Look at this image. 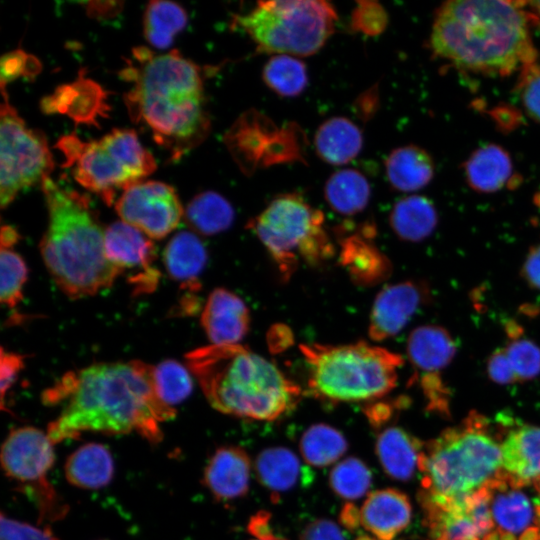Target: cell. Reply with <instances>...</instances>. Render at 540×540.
Here are the masks:
<instances>
[{
    "instance_id": "1",
    "label": "cell",
    "mask_w": 540,
    "mask_h": 540,
    "mask_svg": "<svg viewBox=\"0 0 540 540\" xmlns=\"http://www.w3.org/2000/svg\"><path fill=\"white\" fill-rule=\"evenodd\" d=\"M42 399L47 405H62L47 427L54 445L84 432H136L157 444L163 438L160 424L176 415L157 395L154 367L140 360L97 363L70 371Z\"/></svg>"
},
{
    "instance_id": "2",
    "label": "cell",
    "mask_w": 540,
    "mask_h": 540,
    "mask_svg": "<svg viewBox=\"0 0 540 540\" xmlns=\"http://www.w3.org/2000/svg\"><path fill=\"white\" fill-rule=\"evenodd\" d=\"M120 76L130 85L124 94L130 118L147 128L171 159H179L208 135L201 68L178 50L157 54L136 47Z\"/></svg>"
},
{
    "instance_id": "3",
    "label": "cell",
    "mask_w": 540,
    "mask_h": 540,
    "mask_svg": "<svg viewBox=\"0 0 540 540\" xmlns=\"http://www.w3.org/2000/svg\"><path fill=\"white\" fill-rule=\"evenodd\" d=\"M524 1L452 0L435 12L433 56L485 76H508L536 62Z\"/></svg>"
},
{
    "instance_id": "4",
    "label": "cell",
    "mask_w": 540,
    "mask_h": 540,
    "mask_svg": "<svg viewBox=\"0 0 540 540\" xmlns=\"http://www.w3.org/2000/svg\"><path fill=\"white\" fill-rule=\"evenodd\" d=\"M41 188L48 226L40 251L54 282L72 299L110 288L122 271L106 255L105 230L89 199L50 177L42 181Z\"/></svg>"
},
{
    "instance_id": "5",
    "label": "cell",
    "mask_w": 540,
    "mask_h": 540,
    "mask_svg": "<svg viewBox=\"0 0 540 540\" xmlns=\"http://www.w3.org/2000/svg\"><path fill=\"white\" fill-rule=\"evenodd\" d=\"M185 359L207 401L224 414L273 421L300 400L296 383L274 363L240 344H210L188 352Z\"/></svg>"
},
{
    "instance_id": "6",
    "label": "cell",
    "mask_w": 540,
    "mask_h": 540,
    "mask_svg": "<svg viewBox=\"0 0 540 540\" xmlns=\"http://www.w3.org/2000/svg\"><path fill=\"white\" fill-rule=\"evenodd\" d=\"M421 497L453 499L476 492L501 470V442L488 418L471 411L423 446Z\"/></svg>"
},
{
    "instance_id": "7",
    "label": "cell",
    "mask_w": 540,
    "mask_h": 540,
    "mask_svg": "<svg viewBox=\"0 0 540 540\" xmlns=\"http://www.w3.org/2000/svg\"><path fill=\"white\" fill-rule=\"evenodd\" d=\"M307 389L328 403L369 402L397 385L403 357L386 348L358 341L343 345L302 344Z\"/></svg>"
},
{
    "instance_id": "8",
    "label": "cell",
    "mask_w": 540,
    "mask_h": 540,
    "mask_svg": "<svg viewBox=\"0 0 540 540\" xmlns=\"http://www.w3.org/2000/svg\"><path fill=\"white\" fill-rule=\"evenodd\" d=\"M335 8L323 0L258 1L233 17L260 53L307 57L317 53L334 32Z\"/></svg>"
},
{
    "instance_id": "9",
    "label": "cell",
    "mask_w": 540,
    "mask_h": 540,
    "mask_svg": "<svg viewBox=\"0 0 540 540\" xmlns=\"http://www.w3.org/2000/svg\"><path fill=\"white\" fill-rule=\"evenodd\" d=\"M56 147L64 154V167L85 189L111 205L118 190L141 182L156 169L152 154L131 129H113L98 140L84 142L65 135Z\"/></svg>"
},
{
    "instance_id": "10",
    "label": "cell",
    "mask_w": 540,
    "mask_h": 540,
    "mask_svg": "<svg viewBox=\"0 0 540 540\" xmlns=\"http://www.w3.org/2000/svg\"><path fill=\"white\" fill-rule=\"evenodd\" d=\"M248 227L264 245L284 281L301 262L319 266L335 253L324 229L322 211L298 193L276 196Z\"/></svg>"
},
{
    "instance_id": "11",
    "label": "cell",
    "mask_w": 540,
    "mask_h": 540,
    "mask_svg": "<svg viewBox=\"0 0 540 540\" xmlns=\"http://www.w3.org/2000/svg\"><path fill=\"white\" fill-rule=\"evenodd\" d=\"M53 445L47 433L24 426L11 430L1 448L2 469L16 483V490L35 505L38 524L62 520L69 511L48 478L55 462Z\"/></svg>"
},
{
    "instance_id": "12",
    "label": "cell",
    "mask_w": 540,
    "mask_h": 540,
    "mask_svg": "<svg viewBox=\"0 0 540 540\" xmlns=\"http://www.w3.org/2000/svg\"><path fill=\"white\" fill-rule=\"evenodd\" d=\"M1 84L0 205L4 209L24 188L49 177L54 167L45 135L26 126Z\"/></svg>"
},
{
    "instance_id": "13",
    "label": "cell",
    "mask_w": 540,
    "mask_h": 540,
    "mask_svg": "<svg viewBox=\"0 0 540 540\" xmlns=\"http://www.w3.org/2000/svg\"><path fill=\"white\" fill-rule=\"evenodd\" d=\"M457 353V343L443 327L423 325L414 329L407 340V356L416 382L433 411L447 414L449 389L442 375Z\"/></svg>"
},
{
    "instance_id": "14",
    "label": "cell",
    "mask_w": 540,
    "mask_h": 540,
    "mask_svg": "<svg viewBox=\"0 0 540 540\" xmlns=\"http://www.w3.org/2000/svg\"><path fill=\"white\" fill-rule=\"evenodd\" d=\"M121 221L151 239H162L179 224L184 211L174 188L160 181H141L123 190L115 203Z\"/></svg>"
},
{
    "instance_id": "15",
    "label": "cell",
    "mask_w": 540,
    "mask_h": 540,
    "mask_svg": "<svg viewBox=\"0 0 540 540\" xmlns=\"http://www.w3.org/2000/svg\"><path fill=\"white\" fill-rule=\"evenodd\" d=\"M430 540H486L493 524L486 485L453 499L419 496Z\"/></svg>"
},
{
    "instance_id": "16",
    "label": "cell",
    "mask_w": 540,
    "mask_h": 540,
    "mask_svg": "<svg viewBox=\"0 0 540 540\" xmlns=\"http://www.w3.org/2000/svg\"><path fill=\"white\" fill-rule=\"evenodd\" d=\"M493 528L486 540H522L540 526V499L531 500L522 486L501 470L486 484Z\"/></svg>"
},
{
    "instance_id": "17",
    "label": "cell",
    "mask_w": 540,
    "mask_h": 540,
    "mask_svg": "<svg viewBox=\"0 0 540 540\" xmlns=\"http://www.w3.org/2000/svg\"><path fill=\"white\" fill-rule=\"evenodd\" d=\"M105 250L108 259L122 272H138L131 281L136 293H150L156 288L160 273L153 265L156 249L151 238L117 221L105 229Z\"/></svg>"
},
{
    "instance_id": "18",
    "label": "cell",
    "mask_w": 540,
    "mask_h": 540,
    "mask_svg": "<svg viewBox=\"0 0 540 540\" xmlns=\"http://www.w3.org/2000/svg\"><path fill=\"white\" fill-rule=\"evenodd\" d=\"M431 294L422 281H403L385 286L376 296L368 325L369 337L381 342L397 335Z\"/></svg>"
},
{
    "instance_id": "19",
    "label": "cell",
    "mask_w": 540,
    "mask_h": 540,
    "mask_svg": "<svg viewBox=\"0 0 540 540\" xmlns=\"http://www.w3.org/2000/svg\"><path fill=\"white\" fill-rule=\"evenodd\" d=\"M505 424L501 471L519 486L534 485L540 479V426L513 423L511 418Z\"/></svg>"
},
{
    "instance_id": "20",
    "label": "cell",
    "mask_w": 540,
    "mask_h": 540,
    "mask_svg": "<svg viewBox=\"0 0 540 540\" xmlns=\"http://www.w3.org/2000/svg\"><path fill=\"white\" fill-rule=\"evenodd\" d=\"M200 320L212 345L238 344L251 323L245 302L225 288H216L210 293Z\"/></svg>"
},
{
    "instance_id": "21",
    "label": "cell",
    "mask_w": 540,
    "mask_h": 540,
    "mask_svg": "<svg viewBox=\"0 0 540 540\" xmlns=\"http://www.w3.org/2000/svg\"><path fill=\"white\" fill-rule=\"evenodd\" d=\"M251 468V459L243 448L222 446L208 459L202 482L217 501H233L248 493Z\"/></svg>"
},
{
    "instance_id": "22",
    "label": "cell",
    "mask_w": 540,
    "mask_h": 540,
    "mask_svg": "<svg viewBox=\"0 0 540 540\" xmlns=\"http://www.w3.org/2000/svg\"><path fill=\"white\" fill-rule=\"evenodd\" d=\"M411 518L409 498L393 488L369 493L360 508L361 526L378 540H394L409 525Z\"/></svg>"
},
{
    "instance_id": "23",
    "label": "cell",
    "mask_w": 540,
    "mask_h": 540,
    "mask_svg": "<svg viewBox=\"0 0 540 540\" xmlns=\"http://www.w3.org/2000/svg\"><path fill=\"white\" fill-rule=\"evenodd\" d=\"M374 235V226L365 225L360 233L341 240L340 262L359 285L380 283L392 270L388 258L372 242Z\"/></svg>"
},
{
    "instance_id": "24",
    "label": "cell",
    "mask_w": 540,
    "mask_h": 540,
    "mask_svg": "<svg viewBox=\"0 0 540 540\" xmlns=\"http://www.w3.org/2000/svg\"><path fill=\"white\" fill-rule=\"evenodd\" d=\"M254 469L260 484L274 496L297 486H308L314 479L312 470L292 450L285 447L262 450L256 457Z\"/></svg>"
},
{
    "instance_id": "25",
    "label": "cell",
    "mask_w": 540,
    "mask_h": 540,
    "mask_svg": "<svg viewBox=\"0 0 540 540\" xmlns=\"http://www.w3.org/2000/svg\"><path fill=\"white\" fill-rule=\"evenodd\" d=\"M465 180L479 193H494L512 184L514 169L510 154L500 145L485 144L464 163Z\"/></svg>"
},
{
    "instance_id": "26",
    "label": "cell",
    "mask_w": 540,
    "mask_h": 540,
    "mask_svg": "<svg viewBox=\"0 0 540 540\" xmlns=\"http://www.w3.org/2000/svg\"><path fill=\"white\" fill-rule=\"evenodd\" d=\"M207 251L193 232L180 231L165 247L163 259L167 273L190 294L201 289L200 275L207 263Z\"/></svg>"
},
{
    "instance_id": "27",
    "label": "cell",
    "mask_w": 540,
    "mask_h": 540,
    "mask_svg": "<svg viewBox=\"0 0 540 540\" xmlns=\"http://www.w3.org/2000/svg\"><path fill=\"white\" fill-rule=\"evenodd\" d=\"M423 446L403 428L390 426L378 434L375 452L384 472L390 478L407 481L418 468Z\"/></svg>"
},
{
    "instance_id": "28",
    "label": "cell",
    "mask_w": 540,
    "mask_h": 540,
    "mask_svg": "<svg viewBox=\"0 0 540 540\" xmlns=\"http://www.w3.org/2000/svg\"><path fill=\"white\" fill-rule=\"evenodd\" d=\"M114 460L109 448L101 443H86L66 459L64 474L74 487L96 490L107 486L114 476Z\"/></svg>"
},
{
    "instance_id": "29",
    "label": "cell",
    "mask_w": 540,
    "mask_h": 540,
    "mask_svg": "<svg viewBox=\"0 0 540 540\" xmlns=\"http://www.w3.org/2000/svg\"><path fill=\"white\" fill-rule=\"evenodd\" d=\"M387 179L395 190L415 192L433 179L435 165L431 155L417 145L395 148L385 160Z\"/></svg>"
},
{
    "instance_id": "30",
    "label": "cell",
    "mask_w": 540,
    "mask_h": 540,
    "mask_svg": "<svg viewBox=\"0 0 540 540\" xmlns=\"http://www.w3.org/2000/svg\"><path fill=\"white\" fill-rule=\"evenodd\" d=\"M363 134L350 119L336 116L325 120L317 129L314 147L324 162L341 166L351 162L360 153Z\"/></svg>"
},
{
    "instance_id": "31",
    "label": "cell",
    "mask_w": 540,
    "mask_h": 540,
    "mask_svg": "<svg viewBox=\"0 0 540 540\" xmlns=\"http://www.w3.org/2000/svg\"><path fill=\"white\" fill-rule=\"evenodd\" d=\"M389 223L398 238L419 242L428 238L438 224L434 203L422 195H409L399 199L391 209Z\"/></svg>"
},
{
    "instance_id": "32",
    "label": "cell",
    "mask_w": 540,
    "mask_h": 540,
    "mask_svg": "<svg viewBox=\"0 0 540 540\" xmlns=\"http://www.w3.org/2000/svg\"><path fill=\"white\" fill-rule=\"evenodd\" d=\"M371 187L360 171L339 169L332 173L324 186V197L329 207L343 216L362 212L369 203Z\"/></svg>"
},
{
    "instance_id": "33",
    "label": "cell",
    "mask_w": 540,
    "mask_h": 540,
    "mask_svg": "<svg viewBox=\"0 0 540 540\" xmlns=\"http://www.w3.org/2000/svg\"><path fill=\"white\" fill-rule=\"evenodd\" d=\"M234 209L230 202L217 192L197 194L187 205L184 218L193 232L210 236L227 230L233 223Z\"/></svg>"
},
{
    "instance_id": "34",
    "label": "cell",
    "mask_w": 540,
    "mask_h": 540,
    "mask_svg": "<svg viewBox=\"0 0 540 540\" xmlns=\"http://www.w3.org/2000/svg\"><path fill=\"white\" fill-rule=\"evenodd\" d=\"M186 23L187 14L179 4L164 0L150 1L144 12V36L153 47L165 49Z\"/></svg>"
},
{
    "instance_id": "35",
    "label": "cell",
    "mask_w": 540,
    "mask_h": 540,
    "mask_svg": "<svg viewBox=\"0 0 540 540\" xmlns=\"http://www.w3.org/2000/svg\"><path fill=\"white\" fill-rule=\"evenodd\" d=\"M299 448L307 464L326 467L338 461L347 452L348 442L338 429L328 424L317 423L302 434Z\"/></svg>"
},
{
    "instance_id": "36",
    "label": "cell",
    "mask_w": 540,
    "mask_h": 540,
    "mask_svg": "<svg viewBox=\"0 0 540 540\" xmlns=\"http://www.w3.org/2000/svg\"><path fill=\"white\" fill-rule=\"evenodd\" d=\"M262 79L275 94L282 97L300 95L308 84L306 65L290 55H272L264 64Z\"/></svg>"
},
{
    "instance_id": "37",
    "label": "cell",
    "mask_w": 540,
    "mask_h": 540,
    "mask_svg": "<svg viewBox=\"0 0 540 540\" xmlns=\"http://www.w3.org/2000/svg\"><path fill=\"white\" fill-rule=\"evenodd\" d=\"M508 342L504 347L518 382L529 381L540 375V346L523 335L514 321L505 324Z\"/></svg>"
},
{
    "instance_id": "38",
    "label": "cell",
    "mask_w": 540,
    "mask_h": 540,
    "mask_svg": "<svg viewBox=\"0 0 540 540\" xmlns=\"http://www.w3.org/2000/svg\"><path fill=\"white\" fill-rule=\"evenodd\" d=\"M328 480L331 490L338 497L351 501L368 492L372 484V473L361 459L348 457L332 468Z\"/></svg>"
},
{
    "instance_id": "39",
    "label": "cell",
    "mask_w": 540,
    "mask_h": 540,
    "mask_svg": "<svg viewBox=\"0 0 540 540\" xmlns=\"http://www.w3.org/2000/svg\"><path fill=\"white\" fill-rule=\"evenodd\" d=\"M190 370L175 360H165L154 367V383L158 397L173 407L192 392Z\"/></svg>"
},
{
    "instance_id": "40",
    "label": "cell",
    "mask_w": 540,
    "mask_h": 540,
    "mask_svg": "<svg viewBox=\"0 0 540 540\" xmlns=\"http://www.w3.org/2000/svg\"><path fill=\"white\" fill-rule=\"evenodd\" d=\"M1 303L14 309L23 299V287L28 269L23 258L12 248H1Z\"/></svg>"
},
{
    "instance_id": "41",
    "label": "cell",
    "mask_w": 540,
    "mask_h": 540,
    "mask_svg": "<svg viewBox=\"0 0 540 540\" xmlns=\"http://www.w3.org/2000/svg\"><path fill=\"white\" fill-rule=\"evenodd\" d=\"M515 90L527 115L540 124V64L533 62L519 71Z\"/></svg>"
},
{
    "instance_id": "42",
    "label": "cell",
    "mask_w": 540,
    "mask_h": 540,
    "mask_svg": "<svg viewBox=\"0 0 540 540\" xmlns=\"http://www.w3.org/2000/svg\"><path fill=\"white\" fill-rule=\"evenodd\" d=\"M350 24L354 31L375 36L385 30L388 15L384 7L376 1H358L352 11Z\"/></svg>"
},
{
    "instance_id": "43",
    "label": "cell",
    "mask_w": 540,
    "mask_h": 540,
    "mask_svg": "<svg viewBox=\"0 0 540 540\" xmlns=\"http://www.w3.org/2000/svg\"><path fill=\"white\" fill-rule=\"evenodd\" d=\"M1 540H59L50 527L40 528L1 513Z\"/></svg>"
},
{
    "instance_id": "44",
    "label": "cell",
    "mask_w": 540,
    "mask_h": 540,
    "mask_svg": "<svg viewBox=\"0 0 540 540\" xmlns=\"http://www.w3.org/2000/svg\"><path fill=\"white\" fill-rule=\"evenodd\" d=\"M486 370L488 377L496 384L511 385L518 382L504 348H497L490 354Z\"/></svg>"
},
{
    "instance_id": "45",
    "label": "cell",
    "mask_w": 540,
    "mask_h": 540,
    "mask_svg": "<svg viewBox=\"0 0 540 540\" xmlns=\"http://www.w3.org/2000/svg\"><path fill=\"white\" fill-rule=\"evenodd\" d=\"M25 356L7 352L1 349L0 359V384H1V408L4 409L5 395L14 384L20 370L24 367Z\"/></svg>"
},
{
    "instance_id": "46",
    "label": "cell",
    "mask_w": 540,
    "mask_h": 540,
    "mask_svg": "<svg viewBox=\"0 0 540 540\" xmlns=\"http://www.w3.org/2000/svg\"><path fill=\"white\" fill-rule=\"evenodd\" d=\"M299 540H347L341 527L330 519H316L302 530Z\"/></svg>"
},
{
    "instance_id": "47",
    "label": "cell",
    "mask_w": 540,
    "mask_h": 540,
    "mask_svg": "<svg viewBox=\"0 0 540 540\" xmlns=\"http://www.w3.org/2000/svg\"><path fill=\"white\" fill-rule=\"evenodd\" d=\"M29 60H32V57L21 50L4 55L1 60V83L5 84L6 81L12 80L19 75L32 73L27 69L30 64Z\"/></svg>"
},
{
    "instance_id": "48",
    "label": "cell",
    "mask_w": 540,
    "mask_h": 540,
    "mask_svg": "<svg viewBox=\"0 0 540 540\" xmlns=\"http://www.w3.org/2000/svg\"><path fill=\"white\" fill-rule=\"evenodd\" d=\"M247 530L259 540H284L274 531L271 514L267 511H259L253 515L248 522Z\"/></svg>"
},
{
    "instance_id": "49",
    "label": "cell",
    "mask_w": 540,
    "mask_h": 540,
    "mask_svg": "<svg viewBox=\"0 0 540 540\" xmlns=\"http://www.w3.org/2000/svg\"><path fill=\"white\" fill-rule=\"evenodd\" d=\"M521 276L530 288L540 291V244L529 250L521 268Z\"/></svg>"
},
{
    "instance_id": "50",
    "label": "cell",
    "mask_w": 540,
    "mask_h": 540,
    "mask_svg": "<svg viewBox=\"0 0 540 540\" xmlns=\"http://www.w3.org/2000/svg\"><path fill=\"white\" fill-rule=\"evenodd\" d=\"M392 405L386 402H375L367 405L364 412L370 424L378 427L386 422L392 415Z\"/></svg>"
},
{
    "instance_id": "51",
    "label": "cell",
    "mask_w": 540,
    "mask_h": 540,
    "mask_svg": "<svg viewBox=\"0 0 540 540\" xmlns=\"http://www.w3.org/2000/svg\"><path fill=\"white\" fill-rule=\"evenodd\" d=\"M340 522L344 528L355 531L360 527V509L351 503L343 506L340 512Z\"/></svg>"
},
{
    "instance_id": "52",
    "label": "cell",
    "mask_w": 540,
    "mask_h": 540,
    "mask_svg": "<svg viewBox=\"0 0 540 540\" xmlns=\"http://www.w3.org/2000/svg\"><path fill=\"white\" fill-rule=\"evenodd\" d=\"M19 239L18 232L9 225H3L1 228V248H13Z\"/></svg>"
},
{
    "instance_id": "53",
    "label": "cell",
    "mask_w": 540,
    "mask_h": 540,
    "mask_svg": "<svg viewBox=\"0 0 540 540\" xmlns=\"http://www.w3.org/2000/svg\"><path fill=\"white\" fill-rule=\"evenodd\" d=\"M524 9L530 23L540 27V1H524Z\"/></svg>"
},
{
    "instance_id": "54",
    "label": "cell",
    "mask_w": 540,
    "mask_h": 540,
    "mask_svg": "<svg viewBox=\"0 0 540 540\" xmlns=\"http://www.w3.org/2000/svg\"><path fill=\"white\" fill-rule=\"evenodd\" d=\"M355 540H378V539H376L375 537L371 535L362 534V535H359Z\"/></svg>"
},
{
    "instance_id": "55",
    "label": "cell",
    "mask_w": 540,
    "mask_h": 540,
    "mask_svg": "<svg viewBox=\"0 0 540 540\" xmlns=\"http://www.w3.org/2000/svg\"><path fill=\"white\" fill-rule=\"evenodd\" d=\"M534 486L536 487L538 497L540 498V479L534 484Z\"/></svg>"
},
{
    "instance_id": "56",
    "label": "cell",
    "mask_w": 540,
    "mask_h": 540,
    "mask_svg": "<svg viewBox=\"0 0 540 540\" xmlns=\"http://www.w3.org/2000/svg\"><path fill=\"white\" fill-rule=\"evenodd\" d=\"M528 540H540V531L532 538L528 539Z\"/></svg>"
},
{
    "instance_id": "57",
    "label": "cell",
    "mask_w": 540,
    "mask_h": 540,
    "mask_svg": "<svg viewBox=\"0 0 540 540\" xmlns=\"http://www.w3.org/2000/svg\"><path fill=\"white\" fill-rule=\"evenodd\" d=\"M256 540H259V539H256Z\"/></svg>"
}]
</instances>
